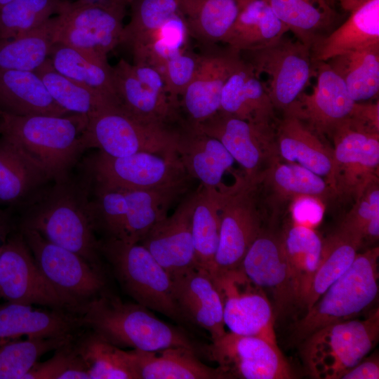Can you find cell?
<instances>
[{"mask_svg": "<svg viewBox=\"0 0 379 379\" xmlns=\"http://www.w3.org/2000/svg\"><path fill=\"white\" fill-rule=\"evenodd\" d=\"M91 190L84 173L52 181L18 208V227L36 231L102 271L99 239L89 213Z\"/></svg>", "mask_w": 379, "mask_h": 379, "instance_id": "1", "label": "cell"}, {"mask_svg": "<svg viewBox=\"0 0 379 379\" xmlns=\"http://www.w3.org/2000/svg\"><path fill=\"white\" fill-rule=\"evenodd\" d=\"M77 315L82 327L119 347L155 351L182 347L197 351L182 331L157 318L149 309L124 302L108 291L81 305Z\"/></svg>", "mask_w": 379, "mask_h": 379, "instance_id": "2", "label": "cell"}, {"mask_svg": "<svg viewBox=\"0 0 379 379\" xmlns=\"http://www.w3.org/2000/svg\"><path fill=\"white\" fill-rule=\"evenodd\" d=\"M86 115L16 116L3 112L0 135L42 167L53 181L70 175L82 153Z\"/></svg>", "mask_w": 379, "mask_h": 379, "instance_id": "3", "label": "cell"}, {"mask_svg": "<svg viewBox=\"0 0 379 379\" xmlns=\"http://www.w3.org/2000/svg\"><path fill=\"white\" fill-rule=\"evenodd\" d=\"M189 189L190 185L154 190L91 187L89 213L93 229L104 239L140 243Z\"/></svg>", "mask_w": 379, "mask_h": 379, "instance_id": "4", "label": "cell"}, {"mask_svg": "<svg viewBox=\"0 0 379 379\" xmlns=\"http://www.w3.org/2000/svg\"><path fill=\"white\" fill-rule=\"evenodd\" d=\"M378 246L358 253L347 270L294 324V338L302 342L318 329L354 319L371 307L378 295Z\"/></svg>", "mask_w": 379, "mask_h": 379, "instance_id": "5", "label": "cell"}, {"mask_svg": "<svg viewBox=\"0 0 379 379\" xmlns=\"http://www.w3.org/2000/svg\"><path fill=\"white\" fill-rule=\"evenodd\" d=\"M99 250L121 288L137 303L178 322L185 321L174 299L172 278L145 247L102 238Z\"/></svg>", "mask_w": 379, "mask_h": 379, "instance_id": "6", "label": "cell"}, {"mask_svg": "<svg viewBox=\"0 0 379 379\" xmlns=\"http://www.w3.org/2000/svg\"><path fill=\"white\" fill-rule=\"evenodd\" d=\"M379 310L364 319H348L326 325L302 343L301 354L309 373L318 379H340L364 359L377 344Z\"/></svg>", "mask_w": 379, "mask_h": 379, "instance_id": "7", "label": "cell"}, {"mask_svg": "<svg viewBox=\"0 0 379 379\" xmlns=\"http://www.w3.org/2000/svg\"><path fill=\"white\" fill-rule=\"evenodd\" d=\"M88 117L84 133L85 149H98L111 157L139 152H177L182 127L137 119L119 106L104 109Z\"/></svg>", "mask_w": 379, "mask_h": 379, "instance_id": "8", "label": "cell"}, {"mask_svg": "<svg viewBox=\"0 0 379 379\" xmlns=\"http://www.w3.org/2000/svg\"><path fill=\"white\" fill-rule=\"evenodd\" d=\"M84 174L91 187L105 189H161L190 185L192 180L177 152L111 157L98 151L85 161Z\"/></svg>", "mask_w": 379, "mask_h": 379, "instance_id": "9", "label": "cell"}, {"mask_svg": "<svg viewBox=\"0 0 379 379\" xmlns=\"http://www.w3.org/2000/svg\"><path fill=\"white\" fill-rule=\"evenodd\" d=\"M330 138L333 145L329 184L335 200L354 202L379 180V131L348 117L334 128Z\"/></svg>", "mask_w": 379, "mask_h": 379, "instance_id": "10", "label": "cell"}, {"mask_svg": "<svg viewBox=\"0 0 379 379\" xmlns=\"http://www.w3.org/2000/svg\"><path fill=\"white\" fill-rule=\"evenodd\" d=\"M220 234L213 277L239 267L248 249L266 224L255 184L238 175L220 193Z\"/></svg>", "mask_w": 379, "mask_h": 379, "instance_id": "11", "label": "cell"}, {"mask_svg": "<svg viewBox=\"0 0 379 379\" xmlns=\"http://www.w3.org/2000/svg\"><path fill=\"white\" fill-rule=\"evenodd\" d=\"M260 77L275 110L284 112L304 92L316 74L312 50L299 41L283 36L261 49L240 53Z\"/></svg>", "mask_w": 379, "mask_h": 379, "instance_id": "12", "label": "cell"}, {"mask_svg": "<svg viewBox=\"0 0 379 379\" xmlns=\"http://www.w3.org/2000/svg\"><path fill=\"white\" fill-rule=\"evenodd\" d=\"M126 7L65 1L54 17V43L107 58L121 44Z\"/></svg>", "mask_w": 379, "mask_h": 379, "instance_id": "13", "label": "cell"}, {"mask_svg": "<svg viewBox=\"0 0 379 379\" xmlns=\"http://www.w3.org/2000/svg\"><path fill=\"white\" fill-rule=\"evenodd\" d=\"M41 272L51 285L76 307L107 291L103 271L78 254L55 245L36 231L18 228Z\"/></svg>", "mask_w": 379, "mask_h": 379, "instance_id": "14", "label": "cell"}, {"mask_svg": "<svg viewBox=\"0 0 379 379\" xmlns=\"http://www.w3.org/2000/svg\"><path fill=\"white\" fill-rule=\"evenodd\" d=\"M0 298L76 314L75 306L42 274L18 229L11 236L0 255Z\"/></svg>", "mask_w": 379, "mask_h": 379, "instance_id": "15", "label": "cell"}, {"mask_svg": "<svg viewBox=\"0 0 379 379\" xmlns=\"http://www.w3.org/2000/svg\"><path fill=\"white\" fill-rule=\"evenodd\" d=\"M218 139L243 168L245 179L255 183L279 158L275 126L258 125L218 111L192 126Z\"/></svg>", "mask_w": 379, "mask_h": 379, "instance_id": "16", "label": "cell"}, {"mask_svg": "<svg viewBox=\"0 0 379 379\" xmlns=\"http://www.w3.org/2000/svg\"><path fill=\"white\" fill-rule=\"evenodd\" d=\"M266 224L275 227L293 204L312 198L323 205L335 200L333 191L320 175L298 164L276 159L255 183Z\"/></svg>", "mask_w": 379, "mask_h": 379, "instance_id": "17", "label": "cell"}, {"mask_svg": "<svg viewBox=\"0 0 379 379\" xmlns=\"http://www.w3.org/2000/svg\"><path fill=\"white\" fill-rule=\"evenodd\" d=\"M225 378L288 379L292 369L277 344L255 335L226 332L208 347Z\"/></svg>", "mask_w": 379, "mask_h": 379, "instance_id": "18", "label": "cell"}, {"mask_svg": "<svg viewBox=\"0 0 379 379\" xmlns=\"http://www.w3.org/2000/svg\"><path fill=\"white\" fill-rule=\"evenodd\" d=\"M213 278L222 299L224 323L230 332L259 336L277 344L273 307L267 293L239 267Z\"/></svg>", "mask_w": 379, "mask_h": 379, "instance_id": "19", "label": "cell"}, {"mask_svg": "<svg viewBox=\"0 0 379 379\" xmlns=\"http://www.w3.org/2000/svg\"><path fill=\"white\" fill-rule=\"evenodd\" d=\"M202 48L196 72L179 100L182 116L190 126L219 111L223 86L241 59L239 52L228 46Z\"/></svg>", "mask_w": 379, "mask_h": 379, "instance_id": "20", "label": "cell"}, {"mask_svg": "<svg viewBox=\"0 0 379 379\" xmlns=\"http://www.w3.org/2000/svg\"><path fill=\"white\" fill-rule=\"evenodd\" d=\"M196 195L197 190L189 192L173 213L157 222L139 243L172 279L197 267L192 231Z\"/></svg>", "mask_w": 379, "mask_h": 379, "instance_id": "21", "label": "cell"}, {"mask_svg": "<svg viewBox=\"0 0 379 379\" xmlns=\"http://www.w3.org/2000/svg\"><path fill=\"white\" fill-rule=\"evenodd\" d=\"M239 268L255 284L269 292L279 312L297 302L280 232L263 227L244 255Z\"/></svg>", "mask_w": 379, "mask_h": 379, "instance_id": "22", "label": "cell"}, {"mask_svg": "<svg viewBox=\"0 0 379 379\" xmlns=\"http://www.w3.org/2000/svg\"><path fill=\"white\" fill-rule=\"evenodd\" d=\"M315 76L312 92H302L284 112L295 115L321 136L330 137L334 128L348 118L356 102L327 62H316Z\"/></svg>", "mask_w": 379, "mask_h": 379, "instance_id": "23", "label": "cell"}, {"mask_svg": "<svg viewBox=\"0 0 379 379\" xmlns=\"http://www.w3.org/2000/svg\"><path fill=\"white\" fill-rule=\"evenodd\" d=\"M173 280L174 299L185 319L207 331L212 340L225 333L223 302L214 279L195 267Z\"/></svg>", "mask_w": 379, "mask_h": 379, "instance_id": "24", "label": "cell"}, {"mask_svg": "<svg viewBox=\"0 0 379 379\" xmlns=\"http://www.w3.org/2000/svg\"><path fill=\"white\" fill-rule=\"evenodd\" d=\"M176 151L189 177L202 187L220 192L228 190L230 185H225L222 179L235 161L220 140L186 123Z\"/></svg>", "mask_w": 379, "mask_h": 379, "instance_id": "25", "label": "cell"}, {"mask_svg": "<svg viewBox=\"0 0 379 379\" xmlns=\"http://www.w3.org/2000/svg\"><path fill=\"white\" fill-rule=\"evenodd\" d=\"M81 328L78 316L67 310H41L10 302L0 304V344L23 336L75 337Z\"/></svg>", "mask_w": 379, "mask_h": 379, "instance_id": "26", "label": "cell"}, {"mask_svg": "<svg viewBox=\"0 0 379 379\" xmlns=\"http://www.w3.org/2000/svg\"><path fill=\"white\" fill-rule=\"evenodd\" d=\"M219 111L258 125L278 119L265 83L242 57L223 86Z\"/></svg>", "mask_w": 379, "mask_h": 379, "instance_id": "27", "label": "cell"}, {"mask_svg": "<svg viewBox=\"0 0 379 379\" xmlns=\"http://www.w3.org/2000/svg\"><path fill=\"white\" fill-rule=\"evenodd\" d=\"M275 137L281 160L305 167L324 178L329 184L333 149L320 135L295 115L285 112L281 119H277Z\"/></svg>", "mask_w": 379, "mask_h": 379, "instance_id": "28", "label": "cell"}, {"mask_svg": "<svg viewBox=\"0 0 379 379\" xmlns=\"http://www.w3.org/2000/svg\"><path fill=\"white\" fill-rule=\"evenodd\" d=\"M119 107L140 120L173 126L185 123L179 108L161 98L136 77L132 64L124 58L112 67Z\"/></svg>", "mask_w": 379, "mask_h": 379, "instance_id": "29", "label": "cell"}, {"mask_svg": "<svg viewBox=\"0 0 379 379\" xmlns=\"http://www.w3.org/2000/svg\"><path fill=\"white\" fill-rule=\"evenodd\" d=\"M52 181L42 167L0 135V206L18 208Z\"/></svg>", "mask_w": 379, "mask_h": 379, "instance_id": "30", "label": "cell"}, {"mask_svg": "<svg viewBox=\"0 0 379 379\" xmlns=\"http://www.w3.org/2000/svg\"><path fill=\"white\" fill-rule=\"evenodd\" d=\"M0 109L16 116L72 114L53 99L41 78L32 71H0Z\"/></svg>", "mask_w": 379, "mask_h": 379, "instance_id": "31", "label": "cell"}, {"mask_svg": "<svg viewBox=\"0 0 379 379\" xmlns=\"http://www.w3.org/2000/svg\"><path fill=\"white\" fill-rule=\"evenodd\" d=\"M138 379H220V369L202 363L196 352L182 347L155 351H128Z\"/></svg>", "mask_w": 379, "mask_h": 379, "instance_id": "32", "label": "cell"}, {"mask_svg": "<svg viewBox=\"0 0 379 379\" xmlns=\"http://www.w3.org/2000/svg\"><path fill=\"white\" fill-rule=\"evenodd\" d=\"M379 44V0L351 12L347 20L312 49L315 62H326L347 52Z\"/></svg>", "mask_w": 379, "mask_h": 379, "instance_id": "33", "label": "cell"}, {"mask_svg": "<svg viewBox=\"0 0 379 379\" xmlns=\"http://www.w3.org/2000/svg\"><path fill=\"white\" fill-rule=\"evenodd\" d=\"M288 218L280 235L297 302L302 305L319 262L323 240L314 227Z\"/></svg>", "mask_w": 379, "mask_h": 379, "instance_id": "34", "label": "cell"}, {"mask_svg": "<svg viewBox=\"0 0 379 379\" xmlns=\"http://www.w3.org/2000/svg\"><path fill=\"white\" fill-rule=\"evenodd\" d=\"M288 31L266 0H244L222 43L239 53L252 51L274 44Z\"/></svg>", "mask_w": 379, "mask_h": 379, "instance_id": "35", "label": "cell"}, {"mask_svg": "<svg viewBox=\"0 0 379 379\" xmlns=\"http://www.w3.org/2000/svg\"><path fill=\"white\" fill-rule=\"evenodd\" d=\"M244 0H180V14L189 36L202 47L223 42L232 29Z\"/></svg>", "mask_w": 379, "mask_h": 379, "instance_id": "36", "label": "cell"}, {"mask_svg": "<svg viewBox=\"0 0 379 379\" xmlns=\"http://www.w3.org/2000/svg\"><path fill=\"white\" fill-rule=\"evenodd\" d=\"M297 40L311 50L332 32L337 13L329 0H266Z\"/></svg>", "mask_w": 379, "mask_h": 379, "instance_id": "37", "label": "cell"}, {"mask_svg": "<svg viewBox=\"0 0 379 379\" xmlns=\"http://www.w3.org/2000/svg\"><path fill=\"white\" fill-rule=\"evenodd\" d=\"M48 58L56 71L95 90L119 105L112 67L100 58L72 46L55 43Z\"/></svg>", "mask_w": 379, "mask_h": 379, "instance_id": "38", "label": "cell"}, {"mask_svg": "<svg viewBox=\"0 0 379 379\" xmlns=\"http://www.w3.org/2000/svg\"><path fill=\"white\" fill-rule=\"evenodd\" d=\"M361 246L359 239L339 229L323 240L319 265L301 305L306 310L347 270Z\"/></svg>", "mask_w": 379, "mask_h": 379, "instance_id": "39", "label": "cell"}, {"mask_svg": "<svg viewBox=\"0 0 379 379\" xmlns=\"http://www.w3.org/2000/svg\"><path fill=\"white\" fill-rule=\"evenodd\" d=\"M192 214V239L196 265L213 277L220 234V192L199 185Z\"/></svg>", "mask_w": 379, "mask_h": 379, "instance_id": "40", "label": "cell"}, {"mask_svg": "<svg viewBox=\"0 0 379 379\" xmlns=\"http://www.w3.org/2000/svg\"><path fill=\"white\" fill-rule=\"evenodd\" d=\"M74 346L87 367L90 379H138L128 352L93 331L75 338Z\"/></svg>", "mask_w": 379, "mask_h": 379, "instance_id": "41", "label": "cell"}, {"mask_svg": "<svg viewBox=\"0 0 379 379\" xmlns=\"http://www.w3.org/2000/svg\"><path fill=\"white\" fill-rule=\"evenodd\" d=\"M339 75L354 102L379 91V44L336 55L326 61Z\"/></svg>", "mask_w": 379, "mask_h": 379, "instance_id": "42", "label": "cell"}, {"mask_svg": "<svg viewBox=\"0 0 379 379\" xmlns=\"http://www.w3.org/2000/svg\"><path fill=\"white\" fill-rule=\"evenodd\" d=\"M34 72L53 99L69 113L89 116L104 109L119 106L95 90L56 71L49 58Z\"/></svg>", "mask_w": 379, "mask_h": 379, "instance_id": "43", "label": "cell"}, {"mask_svg": "<svg viewBox=\"0 0 379 379\" xmlns=\"http://www.w3.org/2000/svg\"><path fill=\"white\" fill-rule=\"evenodd\" d=\"M54 17L17 37L0 39V71L34 72L48 58L54 45Z\"/></svg>", "mask_w": 379, "mask_h": 379, "instance_id": "44", "label": "cell"}, {"mask_svg": "<svg viewBox=\"0 0 379 379\" xmlns=\"http://www.w3.org/2000/svg\"><path fill=\"white\" fill-rule=\"evenodd\" d=\"M131 18L124 26L121 44L132 54L144 47L171 17L180 13V0H131Z\"/></svg>", "mask_w": 379, "mask_h": 379, "instance_id": "45", "label": "cell"}, {"mask_svg": "<svg viewBox=\"0 0 379 379\" xmlns=\"http://www.w3.org/2000/svg\"><path fill=\"white\" fill-rule=\"evenodd\" d=\"M74 338H28L0 344V379H22L41 356Z\"/></svg>", "mask_w": 379, "mask_h": 379, "instance_id": "46", "label": "cell"}, {"mask_svg": "<svg viewBox=\"0 0 379 379\" xmlns=\"http://www.w3.org/2000/svg\"><path fill=\"white\" fill-rule=\"evenodd\" d=\"M65 0H12L0 8V39L26 34L58 13Z\"/></svg>", "mask_w": 379, "mask_h": 379, "instance_id": "47", "label": "cell"}, {"mask_svg": "<svg viewBox=\"0 0 379 379\" xmlns=\"http://www.w3.org/2000/svg\"><path fill=\"white\" fill-rule=\"evenodd\" d=\"M189 34L180 13L168 19L153 35L147 44L133 55V63L146 62L160 72L165 62L187 48Z\"/></svg>", "mask_w": 379, "mask_h": 379, "instance_id": "48", "label": "cell"}, {"mask_svg": "<svg viewBox=\"0 0 379 379\" xmlns=\"http://www.w3.org/2000/svg\"><path fill=\"white\" fill-rule=\"evenodd\" d=\"M338 229L359 239L362 244L379 238V180L371 182L343 218Z\"/></svg>", "mask_w": 379, "mask_h": 379, "instance_id": "49", "label": "cell"}, {"mask_svg": "<svg viewBox=\"0 0 379 379\" xmlns=\"http://www.w3.org/2000/svg\"><path fill=\"white\" fill-rule=\"evenodd\" d=\"M199 61V53L187 47L168 59L161 70L169 99L179 109L180 98L192 81Z\"/></svg>", "mask_w": 379, "mask_h": 379, "instance_id": "50", "label": "cell"}, {"mask_svg": "<svg viewBox=\"0 0 379 379\" xmlns=\"http://www.w3.org/2000/svg\"><path fill=\"white\" fill-rule=\"evenodd\" d=\"M74 340L55 350L49 359L36 362L22 379H60L69 368L85 365L75 350Z\"/></svg>", "mask_w": 379, "mask_h": 379, "instance_id": "51", "label": "cell"}, {"mask_svg": "<svg viewBox=\"0 0 379 379\" xmlns=\"http://www.w3.org/2000/svg\"><path fill=\"white\" fill-rule=\"evenodd\" d=\"M321 205V202L314 199L302 198L293 204L288 215L298 223L314 227L322 218Z\"/></svg>", "mask_w": 379, "mask_h": 379, "instance_id": "52", "label": "cell"}, {"mask_svg": "<svg viewBox=\"0 0 379 379\" xmlns=\"http://www.w3.org/2000/svg\"><path fill=\"white\" fill-rule=\"evenodd\" d=\"M132 68L138 79L145 86L161 98L171 102L166 91L164 77L157 68L146 62L132 64Z\"/></svg>", "mask_w": 379, "mask_h": 379, "instance_id": "53", "label": "cell"}, {"mask_svg": "<svg viewBox=\"0 0 379 379\" xmlns=\"http://www.w3.org/2000/svg\"><path fill=\"white\" fill-rule=\"evenodd\" d=\"M350 119L379 131V102L359 103L356 102L348 117Z\"/></svg>", "mask_w": 379, "mask_h": 379, "instance_id": "54", "label": "cell"}, {"mask_svg": "<svg viewBox=\"0 0 379 379\" xmlns=\"http://www.w3.org/2000/svg\"><path fill=\"white\" fill-rule=\"evenodd\" d=\"M379 360L378 354L363 359L343 374L340 379H378Z\"/></svg>", "mask_w": 379, "mask_h": 379, "instance_id": "55", "label": "cell"}, {"mask_svg": "<svg viewBox=\"0 0 379 379\" xmlns=\"http://www.w3.org/2000/svg\"><path fill=\"white\" fill-rule=\"evenodd\" d=\"M18 229L14 208L0 206V255L9 238Z\"/></svg>", "mask_w": 379, "mask_h": 379, "instance_id": "56", "label": "cell"}, {"mask_svg": "<svg viewBox=\"0 0 379 379\" xmlns=\"http://www.w3.org/2000/svg\"><path fill=\"white\" fill-rule=\"evenodd\" d=\"M341 8L347 12H352L371 0H338Z\"/></svg>", "mask_w": 379, "mask_h": 379, "instance_id": "57", "label": "cell"}, {"mask_svg": "<svg viewBox=\"0 0 379 379\" xmlns=\"http://www.w3.org/2000/svg\"><path fill=\"white\" fill-rule=\"evenodd\" d=\"M12 0H0V8Z\"/></svg>", "mask_w": 379, "mask_h": 379, "instance_id": "58", "label": "cell"}, {"mask_svg": "<svg viewBox=\"0 0 379 379\" xmlns=\"http://www.w3.org/2000/svg\"><path fill=\"white\" fill-rule=\"evenodd\" d=\"M2 111L0 109V116L2 114Z\"/></svg>", "mask_w": 379, "mask_h": 379, "instance_id": "59", "label": "cell"}]
</instances>
